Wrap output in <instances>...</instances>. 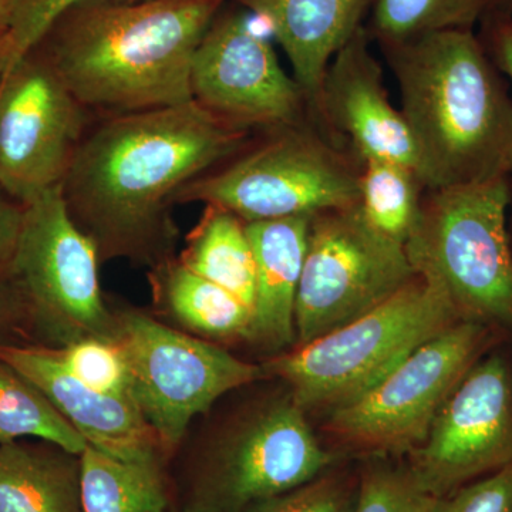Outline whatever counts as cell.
<instances>
[{
  "label": "cell",
  "mask_w": 512,
  "mask_h": 512,
  "mask_svg": "<svg viewBox=\"0 0 512 512\" xmlns=\"http://www.w3.org/2000/svg\"><path fill=\"white\" fill-rule=\"evenodd\" d=\"M251 141L252 133L221 123L192 100L99 117L64 178L67 211L100 261L160 264L177 244L175 195Z\"/></svg>",
  "instance_id": "cell-1"
},
{
  "label": "cell",
  "mask_w": 512,
  "mask_h": 512,
  "mask_svg": "<svg viewBox=\"0 0 512 512\" xmlns=\"http://www.w3.org/2000/svg\"><path fill=\"white\" fill-rule=\"evenodd\" d=\"M224 3H86L69 10L47 33L45 59L92 116L188 103L195 50Z\"/></svg>",
  "instance_id": "cell-2"
},
{
  "label": "cell",
  "mask_w": 512,
  "mask_h": 512,
  "mask_svg": "<svg viewBox=\"0 0 512 512\" xmlns=\"http://www.w3.org/2000/svg\"><path fill=\"white\" fill-rule=\"evenodd\" d=\"M426 190L512 175V101L473 30L383 43Z\"/></svg>",
  "instance_id": "cell-3"
},
{
  "label": "cell",
  "mask_w": 512,
  "mask_h": 512,
  "mask_svg": "<svg viewBox=\"0 0 512 512\" xmlns=\"http://www.w3.org/2000/svg\"><path fill=\"white\" fill-rule=\"evenodd\" d=\"M461 322L443 288L417 274L399 292L353 322L262 365L284 380L303 410L356 402L424 342Z\"/></svg>",
  "instance_id": "cell-4"
},
{
  "label": "cell",
  "mask_w": 512,
  "mask_h": 512,
  "mask_svg": "<svg viewBox=\"0 0 512 512\" xmlns=\"http://www.w3.org/2000/svg\"><path fill=\"white\" fill-rule=\"evenodd\" d=\"M264 134L185 185L174 204L220 205L247 224L313 217L359 204L362 163L318 126Z\"/></svg>",
  "instance_id": "cell-5"
},
{
  "label": "cell",
  "mask_w": 512,
  "mask_h": 512,
  "mask_svg": "<svg viewBox=\"0 0 512 512\" xmlns=\"http://www.w3.org/2000/svg\"><path fill=\"white\" fill-rule=\"evenodd\" d=\"M508 178L424 191L406 252L417 274L434 279L461 320L512 326Z\"/></svg>",
  "instance_id": "cell-6"
},
{
  "label": "cell",
  "mask_w": 512,
  "mask_h": 512,
  "mask_svg": "<svg viewBox=\"0 0 512 512\" xmlns=\"http://www.w3.org/2000/svg\"><path fill=\"white\" fill-rule=\"evenodd\" d=\"M23 207L5 275L23 313L55 349L92 336L113 339L116 318L100 289L96 245L70 217L62 185Z\"/></svg>",
  "instance_id": "cell-7"
},
{
  "label": "cell",
  "mask_w": 512,
  "mask_h": 512,
  "mask_svg": "<svg viewBox=\"0 0 512 512\" xmlns=\"http://www.w3.org/2000/svg\"><path fill=\"white\" fill-rule=\"evenodd\" d=\"M114 318L113 339L126 357L131 397L163 451L177 447L191 421L224 394L265 377L262 366L147 313L121 309Z\"/></svg>",
  "instance_id": "cell-8"
},
{
  "label": "cell",
  "mask_w": 512,
  "mask_h": 512,
  "mask_svg": "<svg viewBox=\"0 0 512 512\" xmlns=\"http://www.w3.org/2000/svg\"><path fill=\"white\" fill-rule=\"evenodd\" d=\"M333 460L291 393L268 400L202 453L185 512H249L311 483Z\"/></svg>",
  "instance_id": "cell-9"
},
{
  "label": "cell",
  "mask_w": 512,
  "mask_h": 512,
  "mask_svg": "<svg viewBox=\"0 0 512 512\" xmlns=\"http://www.w3.org/2000/svg\"><path fill=\"white\" fill-rule=\"evenodd\" d=\"M416 276L406 247L370 227L359 204L313 215L296 295L293 348L359 319Z\"/></svg>",
  "instance_id": "cell-10"
},
{
  "label": "cell",
  "mask_w": 512,
  "mask_h": 512,
  "mask_svg": "<svg viewBox=\"0 0 512 512\" xmlns=\"http://www.w3.org/2000/svg\"><path fill=\"white\" fill-rule=\"evenodd\" d=\"M490 340V326L461 320L424 342L356 402L330 413L335 436L366 450L407 453Z\"/></svg>",
  "instance_id": "cell-11"
},
{
  "label": "cell",
  "mask_w": 512,
  "mask_h": 512,
  "mask_svg": "<svg viewBox=\"0 0 512 512\" xmlns=\"http://www.w3.org/2000/svg\"><path fill=\"white\" fill-rule=\"evenodd\" d=\"M192 101L248 133L315 124L301 86L281 66L247 10H221L192 59Z\"/></svg>",
  "instance_id": "cell-12"
},
{
  "label": "cell",
  "mask_w": 512,
  "mask_h": 512,
  "mask_svg": "<svg viewBox=\"0 0 512 512\" xmlns=\"http://www.w3.org/2000/svg\"><path fill=\"white\" fill-rule=\"evenodd\" d=\"M92 114L45 56L30 53L0 77V187L26 205L63 184Z\"/></svg>",
  "instance_id": "cell-13"
},
{
  "label": "cell",
  "mask_w": 512,
  "mask_h": 512,
  "mask_svg": "<svg viewBox=\"0 0 512 512\" xmlns=\"http://www.w3.org/2000/svg\"><path fill=\"white\" fill-rule=\"evenodd\" d=\"M512 461V379L503 357L476 363L412 451L409 471L424 494L443 497Z\"/></svg>",
  "instance_id": "cell-14"
},
{
  "label": "cell",
  "mask_w": 512,
  "mask_h": 512,
  "mask_svg": "<svg viewBox=\"0 0 512 512\" xmlns=\"http://www.w3.org/2000/svg\"><path fill=\"white\" fill-rule=\"evenodd\" d=\"M372 42L363 25L333 57L320 94V127L329 138L349 144L360 163L394 161L412 168L421 180L416 141L402 110L390 101Z\"/></svg>",
  "instance_id": "cell-15"
},
{
  "label": "cell",
  "mask_w": 512,
  "mask_h": 512,
  "mask_svg": "<svg viewBox=\"0 0 512 512\" xmlns=\"http://www.w3.org/2000/svg\"><path fill=\"white\" fill-rule=\"evenodd\" d=\"M0 359L35 384L89 446L123 460L160 458L163 448L133 399L97 392L80 382L55 349L0 345Z\"/></svg>",
  "instance_id": "cell-16"
},
{
  "label": "cell",
  "mask_w": 512,
  "mask_h": 512,
  "mask_svg": "<svg viewBox=\"0 0 512 512\" xmlns=\"http://www.w3.org/2000/svg\"><path fill=\"white\" fill-rule=\"evenodd\" d=\"M281 45L320 130V94L336 53L363 26L373 0H234ZM323 131V130H322ZM325 133V131H323Z\"/></svg>",
  "instance_id": "cell-17"
},
{
  "label": "cell",
  "mask_w": 512,
  "mask_h": 512,
  "mask_svg": "<svg viewBox=\"0 0 512 512\" xmlns=\"http://www.w3.org/2000/svg\"><path fill=\"white\" fill-rule=\"evenodd\" d=\"M311 217L248 222L256 289L249 342L268 350L295 346V305Z\"/></svg>",
  "instance_id": "cell-18"
},
{
  "label": "cell",
  "mask_w": 512,
  "mask_h": 512,
  "mask_svg": "<svg viewBox=\"0 0 512 512\" xmlns=\"http://www.w3.org/2000/svg\"><path fill=\"white\" fill-rule=\"evenodd\" d=\"M0 512H84L82 463L56 444H0Z\"/></svg>",
  "instance_id": "cell-19"
},
{
  "label": "cell",
  "mask_w": 512,
  "mask_h": 512,
  "mask_svg": "<svg viewBox=\"0 0 512 512\" xmlns=\"http://www.w3.org/2000/svg\"><path fill=\"white\" fill-rule=\"evenodd\" d=\"M151 288L157 305L197 338L249 339L252 312L232 293L195 274L180 259L151 266Z\"/></svg>",
  "instance_id": "cell-20"
},
{
  "label": "cell",
  "mask_w": 512,
  "mask_h": 512,
  "mask_svg": "<svg viewBox=\"0 0 512 512\" xmlns=\"http://www.w3.org/2000/svg\"><path fill=\"white\" fill-rule=\"evenodd\" d=\"M178 259L195 274L232 293L254 313L255 256L247 222L220 205L205 204Z\"/></svg>",
  "instance_id": "cell-21"
},
{
  "label": "cell",
  "mask_w": 512,
  "mask_h": 512,
  "mask_svg": "<svg viewBox=\"0 0 512 512\" xmlns=\"http://www.w3.org/2000/svg\"><path fill=\"white\" fill-rule=\"evenodd\" d=\"M80 463L84 512H171L160 458L123 460L87 444Z\"/></svg>",
  "instance_id": "cell-22"
},
{
  "label": "cell",
  "mask_w": 512,
  "mask_h": 512,
  "mask_svg": "<svg viewBox=\"0 0 512 512\" xmlns=\"http://www.w3.org/2000/svg\"><path fill=\"white\" fill-rule=\"evenodd\" d=\"M359 208L380 235L406 247L421 218L424 188L419 175L389 160H366L360 167Z\"/></svg>",
  "instance_id": "cell-23"
},
{
  "label": "cell",
  "mask_w": 512,
  "mask_h": 512,
  "mask_svg": "<svg viewBox=\"0 0 512 512\" xmlns=\"http://www.w3.org/2000/svg\"><path fill=\"white\" fill-rule=\"evenodd\" d=\"M36 439L82 454L86 440L39 389L0 359V444Z\"/></svg>",
  "instance_id": "cell-24"
},
{
  "label": "cell",
  "mask_w": 512,
  "mask_h": 512,
  "mask_svg": "<svg viewBox=\"0 0 512 512\" xmlns=\"http://www.w3.org/2000/svg\"><path fill=\"white\" fill-rule=\"evenodd\" d=\"M490 0H373L367 32L379 45L446 30H473Z\"/></svg>",
  "instance_id": "cell-25"
},
{
  "label": "cell",
  "mask_w": 512,
  "mask_h": 512,
  "mask_svg": "<svg viewBox=\"0 0 512 512\" xmlns=\"http://www.w3.org/2000/svg\"><path fill=\"white\" fill-rule=\"evenodd\" d=\"M55 352L62 365L80 382L97 392L133 399L130 370L116 340L92 336L57 348Z\"/></svg>",
  "instance_id": "cell-26"
},
{
  "label": "cell",
  "mask_w": 512,
  "mask_h": 512,
  "mask_svg": "<svg viewBox=\"0 0 512 512\" xmlns=\"http://www.w3.org/2000/svg\"><path fill=\"white\" fill-rule=\"evenodd\" d=\"M429 498L409 470L373 466L360 480L353 512H426Z\"/></svg>",
  "instance_id": "cell-27"
},
{
  "label": "cell",
  "mask_w": 512,
  "mask_h": 512,
  "mask_svg": "<svg viewBox=\"0 0 512 512\" xmlns=\"http://www.w3.org/2000/svg\"><path fill=\"white\" fill-rule=\"evenodd\" d=\"M93 2L109 0H18L5 29L9 43V64L5 73L35 52L57 20L69 10Z\"/></svg>",
  "instance_id": "cell-28"
},
{
  "label": "cell",
  "mask_w": 512,
  "mask_h": 512,
  "mask_svg": "<svg viewBox=\"0 0 512 512\" xmlns=\"http://www.w3.org/2000/svg\"><path fill=\"white\" fill-rule=\"evenodd\" d=\"M426 512H512V461L453 493L430 497Z\"/></svg>",
  "instance_id": "cell-29"
},
{
  "label": "cell",
  "mask_w": 512,
  "mask_h": 512,
  "mask_svg": "<svg viewBox=\"0 0 512 512\" xmlns=\"http://www.w3.org/2000/svg\"><path fill=\"white\" fill-rule=\"evenodd\" d=\"M355 504L356 495L342 481L318 477L256 505L249 512H353Z\"/></svg>",
  "instance_id": "cell-30"
},
{
  "label": "cell",
  "mask_w": 512,
  "mask_h": 512,
  "mask_svg": "<svg viewBox=\"0 0 512 512\" xmlns=\"http://www.w3.org/2000/svg\"><path fill=\"white\" fill-rule=\"evenodd\" d=\"M25 207L12 200L0 187V276L8 271L16 247H18L20 231H22Z\"/></svg>",
  "instance_id": "cell-31"
},
{
  "label": "cell",
  "mask_w": 512,
  "mask_h": 512,
  "mask_svg": "<svg viewBox=\"0 0 512 512\" xmlns=\"http://www.w3.org/2000/svg\"><path fill=\"white\" fill-rule=\"evenodd\" d=\"M491 46L498 69L510 79L512 84V22L510 19L495 18L491 29Z\"/></svg>",
  "instance_id": "cell-32"
},
{
  "label": "cell",
  "mask_w": 512,
  "mask_h": 512,
  "mask_svg": "<svg viewBox=\"0 0 512 512\" xmlns=\"http://www.w3.org/2000/svg\"><path fill=\"white\" fill-rule=\"evenodd\" d=\"M22 305L6 276H0V326L10 318L22 313Z\"/></svg>",
  "instance_id": "cell-33"
},
{
  "label": "cell",
  "mask_w": 512,
  "mask_h": 512,
  "mask_svg": "<svg viewBox=\"0 0 512 512\" xmlns=\"http://www.w3.org/2000/svg\"><path fill=\"white\" fill-rule=\"evenodd\" d=\"M487 15H494L495 18L500 19H512V0H490Z\"/></svg>",
  "instance_id": "cell-34"
},
{
  "label": "cell",
  "mask_w": 512,
  "mask_h": 512,
  "mask_svg": "<svg viewBox=\"0 0 512 512\" xmlns=\"http://www.w3.org/2000/svg\"><path fill=\"white\" fill-rule=\"evenodd\" d=\"M9 64V43L5 29L0 30V77L8 69Z\"/></svg>",
  "instance_id": "cell-35"
},
{
  "label": "cell",
  "mask_w": 512,
  "mask_h": 512,
  "mask_svg": "<svg viewBox=\"0 0 512 512\" xmlns=\"http://www.w3.org/2000/svg\"><path fill=\"white\" fill-rule=\"evenodd\" d=\"M18 0H0V30L6 29Z\"/></svg>",
  "instance_id": "cell-36"
},
{
  "label": "cell",
  "mask_w": 512,
  "mask_h": 512,
  "mask_svg": "<svg viewBox=\"0 0 512 512\" xmlns=\"http://www.w3.org/2000/svg\"><path fill=\"white\" fill-rule=\"evenodd\" d=\"M130 2H133V0H130Z\"/></svg>",
  "instance_id": "cell-37"
},
{
  "label": "cell",
  "mask_w": 512,
  "mask_h": 512,
  "mask_svg": "<svg viewBox=\"0 0 512 512\" xmlns=\"http://www.w3.org/2000/svg\"><path fill=\"white\" fill-rule=\"evenodd\" d=\"M511 22H512V20H511Z\"/></svg>",
  "instance_id": "cell-38"
},
{
  "label": "cell",
  "mask_w": 512,
  "mask_h": 512,
  "mask_svg": "<svg viewBox=\"0 0 512 512\" xmlns=\"http://www.w3.org/2000/svg\"><path fill=\"white\" fill-rule=\"evenodd\" d=\"M510 20H512V19H510Z\"/></svg>",
  "instance_id": "cell-39"
},
{
  "label": "cell",
  "mask_w": 512,
  "mask_h": 512,
  "mask_svg": "<svg viewBox=\"0 0 512 512\" xmlns=\"http://www.w3.org/2000/svg\"><path fill=\"white\" fill-rule=\"evenodd\" d=\"M171 512H173V511H171Z\"/></svg>",
  "instance_id": "cell-40"
}]
</instances>
